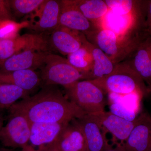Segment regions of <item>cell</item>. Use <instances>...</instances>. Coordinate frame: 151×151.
<instances>
[{
	"mask_svg": "<svg viewBox=\"0 0 151 151\" xmlns=\"http://www.w3.org/2000/svg\"><path fill=\"white\" fill-rule=\"evenodd\" d=\"M68 124H32L29 139L20 151H49Z\"/></svg>",
	"mask_w": 151,
	"mask_h": 151,
	"instance_id": "ba28073f",
	"label": "cell"
},
{
	"mask_svg": "<svg viewBox=\"0 0 151 151\" xmlns=\"http://www.w3.org/2000/svg\"><path fill=\"white\" fill-rule=\"evenodd\" d=\"M108 9L114 13L128 16L138 12L143 8L145 1L105 0Z\"/></svg>",
	"mask_w": 151,
	"mask_h": 151,
	"instance_id": "603a6c76",
	"label": "cell"
},
{
	"mask_svg": "<svg viewBox=\"0 0 151 151\" xmlns=\"http://www.w3.org/2000/svg\"><path fill=\"white\" fill-rule=\"evenodd\" d=\"M29 93L15 85L0 82V109H9L19 99L29 96Z\"/></svg>",
	"mask_w": 151,
	"mask_h": 151,
	"instance_id": "7402d4cb",
	"label": "cell"
},
{
	"mask_svg": "<svg viewBox=\"0 0 151 151\" xmlns=\"http://www.w3.org/2000/svg\"><path fill=\"white\" fill-rule=\"evenodd\" d=\"M50 151H55L54 150H50Z\"/></svg>",
	"mask_w": 151,
	"mask_h": 151,
	"instance_id": "d6a6232c",
	"label": "cell"
},
{
	"mask_svg": "<svg viewBox=\"0 0 151 151\" xmlns=\"http://www.w3.org/2000/svg\"><path fill=\"white\" fill-rule=\"evenodd\" d=\"M48 52L28 50L17 53L0 65V72H9L18 70H35L45 64Z\"/></svg>",
	"mask_w": 151,
	"mask_h": 151,
	"instance_id": "8fae6325",
	"label": "cell"
},
{
	"mask_svg": "<svg viewBox=\"0 0 151 151\" xmlns=\"http://www.w3.org/2000/svg\"><path fill=\"white\" fill-rule=\"evenodd\" d=\"M82 45L79 49L67 55V60L73 67L84 73L88 80L93 65V59L84 34L82 36Z\"/></svg>",
	"mask_w": 151,
	"mask_h": 151,
	"instance_id": "ffe728a7",
	"label": "cell"
},
{
	"mask_svg": "<svg viewBox=\"0 0 151 151\" xmlns=\"http://www.w3.org/2000/svg\"><path fill=\"white\" fill-rule=\"evenodd\" d=\"M145 27L150 35L151 34V1H146Z\"/></svg>",
	"mask_w": 151,
	"mask_h": 151,
	"instance_id": "83f0119b",
	"label": "cell"
},
{
	"mask_svg": "<svg viewBox=\"0 0 151 151\" xmlns=\"http://www.w3.org/2000/svg\"><path fill=\"white\" fill-rule=\"evenodd\" d=\"M14 19L9 1L0 0V22L14 20Z\"/></svg>",
	"mask_w": 151,
	"mask_h": 151,
	"instance_id": "4316f807",
	"label": "cell"
},
{
	"mask_svg": "<svg viewBox=\"0 0 151 151\" xmlns=\"http://www.w3.org/2000/svg\"><path fill=\"white\" fill-rule=\"evenodd\" d=\"M31 125L24 116L9 110L7 123L0 132V141L6 147L22 149L29 139Z\"/></svg>",
	"mask_w": 151,
	"mask_h": 151,
	"instance_id": "8992f818",
	"label": "cell"
},
{
	"mask_svg": "<svg viewBox=\"0 0 151 151\" xmlns=\"http://www.w3.org/2000/svg\"><path fill=\"white\" fill-rule=\"evenodd\" d=\"M90 115V114H89ZM106 132L113 135L114 139L124 145L134 126L136 120L130 122L112 114L104 112L91 114Z\"/></svg>",
	"mask_w": 151,
	"mask_h": 151,
	"instance_id": "5bb4252c",
	"label": "cell"
},
{
	"mask_svg": "<svg viewBox=\"0 0 151 151\" xmlns=\"http://www.w3.org/2000/svg\"><path fill=\"white\" fill-rule=\"evenodd\" d=\"M46 0H10L14 17H21L36 11Z\"/></svg>",
	"mask_w": 151,
	"mask_h": 151,
	"instance_id": "cb8c5ba5",
	"label": "cell"
},
{
	"mask_svg": "<svg viewBox=\"0 0 151 151\" xmlns=\"http://www.w3.org/2000/svg\"><path fill=\"white\" fill-rule=\"evenodd\" d=\"M125 60L139 74L147 86L151 84V36L143 40L136 50ZM127 58V59H128ZM127 60V59H126Z\"/></svg>",
	"mask_w": 151,
	"mask_h": 151,
	"instance_id": "e0dca14e",
	"label": "cell"
},
{
	"mask_svg": "<svg viewBox=\"0 0 151 151\" xmlns=\"http://www.w3.org/2000/svg\"><path fill=\"white\" fill-rule=\"evenodd\" d=\"M110 111L112 114L130 122L135 121L141 113L124 105L119 101L108 98Z\"/></svg>",
	"mask_w": 151,
	"mask_h": 151,
	"instance_id": "d4e9b609",
	"label": "cell"
},
{
	"mask_svg": "<svg viewBox=\"0 0 151 151\" xmlns=\"http://www.w3.org/2000/svg\"><path fill=\"white\" fill-rule=\"evenodd\" d=\"M74 2L86 18L94 25L97 22L96 26L109 10L105 1L103 0H74Z\"/></svg>",
	"mask_w": 151,
	"mask_h": 151,
	"instance_id": "44dd1931",
	"label": "cell"
},
{
	"mask_svg": "<svg viewBox=\"0 0 151 151\" xmlns=\"http://www.w3.org/2000/svg\"><path fill=\"white\" fill-rule=\"evenodd\" d=\"M83 33L58 26L52 32L49 45L64 55H68L82 45Z\"/></svg>",
	"mask_w": 151,
	"mask_h": 151,
	"instance_id": "2e32d148",
	"label": "cell"
},
{
	"mask_svg": "<svg viewBox=\"0 0 151 151\" xmlns=\"http://www.w3.org/2000/svg\"><path fill=\"white\" fill-rule=\"evenodd\" d=\"M60 10L61 1L46 0L37 10V21L28 23L27 27L37 34L52 32L59 26Z\"/></svg>",
	"mask_w": 151,
	"mask_h": 151,
	"instance_id": "4fadbf2b",
	"label": "cell"
},
{
	"mask_svg": "<svg viewBox=\"0 0 151 151\" xmlns=\"http://www.w3.org/2000/svg\"><path fill=\"white\" fill-rule=\"evenodd\" d=\"M59 26L82 33L85 36L91 34L97 29L79 10L74 0L61 1V10Z\"/></svg>",
	"mask_w": 151,
	"mask_h": 151,
	"instance_id": "9c48e42d",
	"label": "cell"
},
{
	"mask_svg": "<svg viewBox=\"0 0 151 151\" xmlns=\"http://www.w3.org/2000/svg\"><path fill=\"white\" fill-rule=\"evenodd\" d=\"M0 151H15L13 149L6 148H0Z\"/></svg>",
	"mask_w": 151,
	"mask_h": 151,
	"instance_id": "4dcf8cb0",
	"label": "cell"
},
{
	"mask_svg": "<svg viewBox=\"0 0 151 151\" xmlns=\"http://www.w3.org/2000/svg\"><path fill=\"white\" fill-rule=\"evenodd\" d=\"M9 110L23 115L31 124H67L86 114L54 86H44L36 94L17 102Z\"/></svg>",
	"mask_w": 151,
	"mask_h": 151,
	"instance_id": "6da1fadb",
	"label": "cell"
},
{
	"mask_svg": "<svg viewBox=\"0 0 151 151\" xmlns=\"http://www.w3.org/2000/svg\"><path fill=\"white\" fill-rule=\"evenodd\" d=\"M150 151H151V150Z\"/></svg>",
	"mask_w": 151,
	"mask_h": 151,
	"instance_id": "d590c367",
	"label": "cell"
},
{
	"mask_svg": "<svg viewBox=\"0 0 151 151\" xmlns=\"http://www.w3.org/2000/svg\"><path fill=\"white\" fill-rule=\"evenodd\" d=\"M150 35L151 36V34H150Z\"/></svg>",
	"mask_w": 151,
	"mask_h": 151,
	"instance_id": "836d02e7",
	"label": "cell"
},
{
	"mask_svg": "<svg viewBox=\"0 0 151 151\" xmlns=\"http://www.w3.org/2000/svg\"><path fill=\"white\" fill-rule=\"evenodd\" d=\"M0 110H1V109H0Z\"/></svg>",
	"mask_w": 151,
	"mask_h": 151,
	"instance_id": "e575fe53",
	"label": "cell"
},
{
	"mask_svg": "<svg viewBox=\"0 0 151 151\" xmlns=\"http://www.w3.org/2000/svg\"><path fill=\"white\" fill-rule=\"evenodd\" d=\"M82 130L86 142V151H105L111 148L106 136V132L91 115L75 119Z\"/></svg>",
	"mask_w": 151,
	"mask_h": 151,
	"instance_id": "30bf717a",
	"label": "cell"
},
{
	"mask_svg": "<svg viewBox=\"0 0 151 151\" xmlns=\"http://www.w3.org/2000/svg\"><path fill=\"white\" fill-rule=\"evenodd\" d=\"M3 127H4L3 126V119L2 117L0 115V132H1Z\"/></svg>",
	"mask_w": 151,
	"mask_h": 151,
	"instance_id": "f546056e",
	"label": "cell"
},
{
	"mask_svg": "<svg viewBox=\"0 0 151 151\" xmlns=\"http://www.w3.org/2000/svg\"><path fill=\"white\" fill-rule=\"evenodd\" d=\"M149 35L145 31H142L118 35L110 30L98 28L86 37L116 64L129 58L141 42Z\"/></svg>",
	"mask_w": 151,
	"mask_h": 151,
	"instance_id": "7a4b0ae2",
	"label": "cell"
},
{
	"mask_svg": "<svg viewBox=\"0 0 151 151\" xmlns=\"http://www.w3.org/2000/svg\"><path fill=\"white\" fill-rule=\"evenodd\" d=\"M105 151H127L124 145L122 144H118L116 146V147L113 148L112 147L111 148L106 150Z\"/></svg>",
	"mask_w": 151,
	"mask_h": 151,
	"instance_id": "f1b7e54d",
	"label": "cell"
},
{
	"mask_svg": "<svg viewBox=\"0 0 151 151\" xmlns=\"http://www.w3.org/2000/svg\"><path fill=\"white\" fill-rule=\"evenodd\" d=\"M48 39L43 34H25L8 39H0V65L20 52L36 50L48 52Z\"/></svg>",
	"mask_w": 151,
	"mask_h": 151,
	"instance_id": "52a82bcc",
	"label": "cell"
},
{
	"mask_svg": "<svg viewBox=\"0 0 151 151\" xmlns=\"http://www.w3.org/2000/svg\"><path fill=\"white\" fill-rule=\"evenodd\" d=\"M87 44L93 59V66L88 80L99 79L111 74L114 70L116 64L102 50L88 40Z\"/></svg>",
	"mask_w": 151,
	"mask_h": 151,
	"instance_id": "d6986e66",
	"label": "cell"
},
{
	"mask_svg": "<svg viewBox=\"0 0 151 151\" xmlns=\"http://www.w3.org/2000/svg\"><path fill=\"white\" fill-rule=\"evenodd\" d=\"M92 81L107 94L127 95L139 92L145 96L148 94L145 81L125 60L116 64L111 74Z\"/></svg>",
	"mask_w": 151,
	"mask_h": 151,
	"instance_id": "3957f363",
	"label": "cell"
},
{
	"mask_svg": "<svg viewBox=\"0 0 151 151\" xmlns=\"http://www.w3.org/2000/svg\"><path fill=\"white\" fill-rule=\"evenodd\" d=\"M44 86H68L76 81L86 80V75L70 65L66 58L52 53L47 56L40 74Z\"/></svg>",
	"mask_w": 151,
	"mask_h": 151,
	"instance_id": "5b68a950",
	"label": "cell"
},
{
	"mask_svg": "<svg viewBox=\"0 0 151 151\" xmlns=\"http://www.w3.org/2000/svg\"><path fill=\"white\" fill-rule=\"evenodd\" d=\"M148 92V93H150L151 94V84L150 86H147Z\"/></svg>",
	"mask_w": 151,
	"mask_h": 151,
	"instance_id": "1f68e13d",
	"label": "cell"
},
{
	"mask_svg": "<svg viewBox=\"0 0 151 151\" xmlns=\"http://www.w3.org/2000/svg\"><path fill=\"white\" fill-rule=\"evenodd\" d=\"M64 88L68 100L86 114L105 111L106 93L92 80H80Z\"/></svg>",
	"mask_w": 151,
	"mask_h": 151,
	"instance_id": "277c9868",
	"label": "cell"
},
{
	"mask_svg": "<svg viewBox=\"0 0 151 151\" xmlns=\"http://www.w3.org/2000/svg\"><path fill=\"white\" fill-rule=\"evenodd\" d=\"M75 119L69 122L64 127L51 150L55 151H86V142L84 134Z\"/></svg>",
	"mask_w": 151,
	"mask_h": 151,
	"instance_id": "9a60e30c",
	"label": "cell"
},
{
	"mask_svg": "<svg viewBox=\"0 0 151 151\" xmlns=\"http://www.w3.org/2000/svg\"><path fill=\"white\" fill-rule=\"evenodd\" d=\"M0 82L15 85L29 93L37 88L42 81L35 70H22L0 72Z\"/></svg>",
	"mask_w": 151,
	"mask_h": 151,
	"instance_id": "ac0fdd59",
	"label": "cell"
},
{
	"mask_svg": "<svg viewBox=\"0 0 151 151\" xmlns=\"http://www.w3.org/2000/svg\"><path fill=\"white\" fill-rule=\"evenodd\" d=\"M28 22H24L19 23L14 20H5L0 22V39H8L18 36L20 29L28 27Z\"/></svg>",
	"mask_w": 151,
	"mask_h": 151,
	"instance_id": "484cf974",
	"label": "cell"
},
{
	"mask_svg": "<svg viewBox=\"0 0 151 151\" xmlns=\"http://www.w3.org/2000/svg\"><path fill=\"white\" fill-rule=\"evenodd\" d=\"M127 151L151 150V116L141 113L124 144Z\"/></svg>",
	"mask_w": 151,
	"mask_h": 151,
	"instance_id": "7c38bea8",
	"label": "cell"
}]
</instances>
